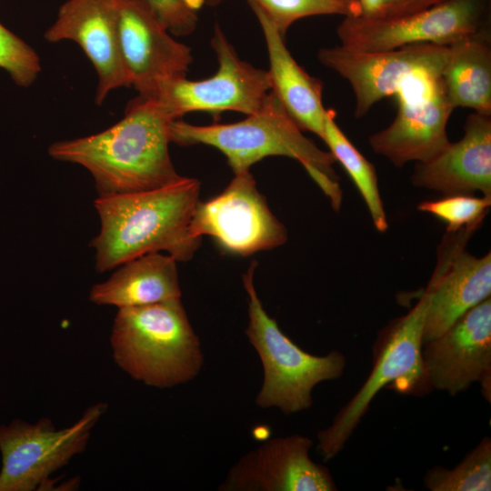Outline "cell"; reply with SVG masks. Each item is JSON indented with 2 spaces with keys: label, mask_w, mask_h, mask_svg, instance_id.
<instances>
[{
  "label": "cell",
  "mask_w": 491,
  "mask_h": 491,
  "mask_svg": "<svg viewBox=\"0 0 491 491\" xmlns=\"http://www.w3.org/2000/svg\"><path fill=\"white\" fill-rule=\"evenodd\" d=\"M491 205V195L481 197L472 195H446L442 199L424 201L417 209L429 213L446 224L449 233L463 228H478Z\"/></svg>",
  "instance_id": "obj_25"
},
{
  "label": "cell",
  "mask_w": 491,
  "mask_h": 491,
  "mask_svg": "<svg viewBox=\"0 0 491 491\" xmlns=\"http://www.w3.org/2000/svg\"><path fill=\"white\" fill-rule=\"evenodd\" d=\"M448 0H415L405 8H403L397 15L394 16H399L413 12L420 11L426 8H428L432 5L441 4ZM392 17V16H390Z\"/></svg>",
  "instance_id": "obj_30"
},
{
  "label": "cell",
  "mask_w": 491,
  "mask_h": 491,
  "mask_svg": "<svg viewBox=\"0 0 491 491\" xmlns=\"http://www.w3.org/2000/svg\"><path fill=\"white\" fill-rule=\"evenodd\" d=\"M415 0H382L383 10L378 17H390L397 15L403 8Z\"/></svg>",
  "instance_id": "obj_28"
},
{
  "label": "cell",
  "mask_w": 491,
  "mask_h": 491,
  "mask_svg": "<svg viewBox=\"0 0 491 491\" xmlns=\"http://www.w3.org/2000/svg\"><path fill=\"white\" fill-rule=\"evenodd\" d=\"M430 491H490L491 438L485 436L451 469L436 466L424 476Z\"/></svg>",
  "instance_id": "obj_23"
},
{
  "label": "cell",
  "mask_w": 491,
  "mask_h": 491,
  "mask_svg": "<svg viewBox=\"0 0 491 491\" xmlns=\"http://www.w3.org/2000/svg\"><path fill=\"white\" fill-rule=\"evenodd\" d=\"M118 40L131 85L138 95L162 81L186 76L191 49L172 37L147 0H116Z\"/></svg>",
  "instance_id": "obj_14"
},
{
  "label": "cell",
  "mask_w": 491,
  "mask_h": 491,
  "mask_svg": "<svg viewBox=\"0 0 491 491\" xmlns=\"http://www.w3.org/2000/svg\"><path fill=\"white\" fill-rule=\"evenodd\" d=\"M256 265L253 262L243 276L248 295L249 321L246 334L264 370L256 404L261 408H277L285 415L298 413L312 406V393L316 385L343 376L346 359L338 350L325 356L311 355L280 330L276 321L265 310L256 291Z\"/></svg>",
  "instance_id": "obj_6"
},
{
  "label": "cell",
  "mask_w": 491,
  "mask_h": 491,
  "mask_svg": "<svg viewBox=\"0 0 491 491\" xmlns=\"http://www.w3.org/2000/svg\"><path fill=\"white\" fill-rule=\"evenodd\" d=\"M110 344L125 373L157 388L191 381L204 364L200 341L180 298L118 308Z\"/></svg>",
  "instance_id": "obj_4"
},
{
  "label": "cell",
  "mask_w": 491,
  "mask_h": 491,
  "mask_svg": "<svg viewBox=\"0 0 491 491\" xmlns=\"http://www.w3.org/2000/svg\"><path fill=\"white\" fill-rule=\"evenodd\" d=\"M211 46L219 64L215 75L202 80L167 79L138 96L154 100L174 120L197 111L215 116L224 111L246 115L258 111L271 92L268 71L242 60L217 24Z\"/></svg>",
  "instance_id": "obj_8"
},
{
  "label": "cell",
  "mask_w": 491,
  "mask_h": 491,
  "mask_svg": "<svg viewBox=\"0 0 491 491\" xmlns=\"http://www.w3.org/2000/svg\"><path fill=\"white\" fill-rule=\"evenodd\" d=\"M476 228L449 233L427 286L431 289L423 344L448 329L457 319L491 295V254L476 257L465 250Z\"/></svg>",
  "instance_id": "obj_15"
},
{
  "label": "cell",
  "mask_w": 491,
  "mask_h": 491,
  "mask_svg": "<svg viewBox=\"0 0 491 491\" xmlns=\"http://www.w3.org/2000/svg\"><path fill=\"white\" fill-rule=\"evenodd\" d=\"M260 8L285 37L289 27L297 20L313 15H361L357 0H247Z\"/></svg>",
  "instance_id": "obj_24"
},
{
  "label": "cell",
  "mask_w": 491,
  "mask_h": 491,
  "mask_svg": "<svg viewBox=\"0 0 491 491\" xmlns=\"http://www.w3.org/2000/svg\"><path fill=\"white\" fill-rule=\"evenodd\" d=\"M414 185L446 195H491V115H467L464 135L426 162H417L411 176Z\"/></svg>",
  "instance_id": "obj_18"
},
{
  "label": "cell",
  "mask_w": 491,
  "mask_h": 491,
  "mask_svg": "<svg viewBox=\"0 0 491 491\" xmlns=\"http://www.w3.org/2000/svg\"><path fill=\"white\" fill-rule=\"evenodd\" d=\"M171 35L185 36L197 25L203 0H147Z\"/></svg>",
  "instance_id": "obj_27"
},
{
  "label": "cell",
  "mask_w": 491,
  "mask_h": 491,
  "mask_svg": "<svg viewBox=\"0 0 491 491\" xmlns=\"http://www.w3.org/2000/svg\"><path fill=\"white\" fill-rule=\"evenodd\" d=\"M117 23L116 0H67L45 32L48 42L70 40L82 48L97 75V105L111 91L131 85L120 51Z\"/></svg>",
  "instance_id": "obj_17"
},
{
  "label": "cell",
  "mask_w": 491,
  "mask_h": 491,
  "mask_svg": "<svg viewBox=\"0 0 491 491\" xmlns=\"http://www.w3.org/2000/svg\"><path fill=\"white\" fill-rule=\"evenodd\" d=\"M173 121L154 100L137 96L115 125L95 135L55 142L48 154L86 168L98 196L162 188L185 177L169 155Z\"/></svg>",
  "instance_id": "obj_1"
},
{
  "label": "cell",
  "mask_w": 491,
  "mask_h": 491,
  "mask_svg": "<svg viewBox=\"0 0 491 491\" xmlns=\"http://www.w3.org/2000/svg\"><path fill=\"white\" fill-rule=\"evenodd\" d=\"M396 96L398 110L395 119L369 137L373 151L397 167L433 158L450 144L446 125L454 110L445 92L442 73L413 75Z\"/></svg>",
  "instance_id": "obj_10"
},
{
  "label": "cell",
  "mask_w": 491,
  "mask_h": 491,
  "mask_svg": "<svg viewBox=\"0 0 491 491\" xmlns=\"http://www.w3.org/2000/svg\"><path fill=\"white\" fill-rule=\"evenodd\" d=\"M225 0H203L205 5L208 6H217L222 4Z\"/></svg>",
  "instance_id": "obj_31"
},
{
  "label": "cell",
  "mask_w": 491,
  "mask_h": 491,
  "mask_svg": "<svg viewBox=\"0 0 491 491\" xmlns=\"http://www.w3.org/2000/svg\"><path fill=\"white\" fill-rule=\"evenodd\" d=\"M313 441L292 435L272 438L243 456L219 486L222 491H336L329 470L314 462Z\"/></svg>",
  "instance_id": "obj_16"
},
{
  "label": "cell",
  "mask_w": 491,
  "mask_h": 491,
  "mask_svg": "<svg viewBox=\"0 0 491 491\" xmlns=\"http://www.w3.org/2000/svg\"><path fill=\"white\" fill-rule=\"evenodd\" d=\"M431 297L427 286L407 314L380 330L373 347V367L351 399L340 408L331 425L317 434V449L325 462L335 458L369 409L375 396L388 387L399 394L423 396L431 391L425 371L422 347L426 312Z\"/></svg>",
  "instance_id": "obj_5"
},
{
  "label": "cell",
  "mask_w": 491,
  "mask_h": 491,
  "mask_svg": "<svg viewBox=\"0 0 491 491\" xmlns=\"http://www.w3.org/2000/svg\"><path fill=\"white\" fill-rule=\"evenodd\" d=\"M106 409L105 403H96L76 422L60 430L47 417L35 424L14 420L0 426V491L51 487L50 476L85 451L93 427Z\"/></svg>",
  "instance_id": "obj_9"
},
{
  "label": "cell",
  "mask_w": 491,
  "mask_h": 491,
  "mask_svg": "<svg viewBox=\"0 0 491 491\" xmlns=\"http://www.w3.org/2000/svg\"><path fill=\"white\" fill-rule=\"evenodd\" d=\"M302 131L270 92L258 111L235 123L197 125L174 120L170 142L213 146L225 155L234 174L250 171L251 165L267 156L296 159L330 201H336L342 192L333 168L336 161L329 151L317 147Z\"/></svg>",
  "instance_id": "obj_3"
},
{
  "label": "cell",
  "mask_w": 491,
  "mask_h": 491,
  "mask_svg": "<svg viewBox=\"0 0 491 491\" xmlns=\"http://www.w3.org/2000/svg\"><path fill=\"white\" fill-rule=\"evenodd\" d=\"M262 29L269 58L271 92L301 130L324 138L326 109L323 106V83L311 76L294 59L284 36L263 11L248 3Z\"/></svg>",
  "instance_id": "obj_19"
},
{
  "label": "cell",
  "mask_w": 491,
  "mask_h": 491,
  "mask_svg": "<svg viewBox=\"0 0 491 491\" xmlns=\"http://www.w3.org/2000/svg\"><path fill=\"white\" fill-rule=\"evenodd\" d=\"M422 358L431 389L456 396L479 383L491 400V298L475 306L439 336L426 342Z\"/></svg>",
  "instance_id": "obj_13"
},
{
  "label": "cell",
  "mask_w": 491,
  "mask_h": 491,
  "mask_svg": "<svg viewBox=\"0 0 491 491\" xmlns=\"http://www.w3.org/2000/svg\"><path fill=\"white\" fill-rule=\"evenodd\" d=\"M199 192L198 180L184 177L162 188L97 196L101 229L90 243L96 270L105 272L152 252L190 260L201 243L190 232Z\"/></svg>",
  "instance_id": "obj_2"
},
{
  "label": "cell",
  "mask_w": 491,
  "mask_h": 491,
  "mask_svg": "<svg viewBox=\"0 0 491 491\" xmlns=\"http://www.w3.org/2000/svg\"><path fill=\"white\" fill-rule=\"evenodd\" d=\"M176 260L160 252L129 260L105 281L92 286L89 299L98 306H138L181 298Z\"/></svg>",
  "instance_id": "obj_20"
},
{
  "label": "cell",
  "mask_w": 491,
  "mask_h": 491,
  "mask_svg": "<svg viewBox=\"0 0 491 491\" xmlns=\"http://www.w3.org/2000/svg\"><path fill=\"white\" fill-rule=\"evenodd\" d=\"M449 47L442 74L453 108L466 107L491 115V34L486 30Z\"/></svg>",
  "instance_id": "obj_21"
},
{
  "label": "cell",
  "mask_w": 491,
  "mask_h": 491,
  "mask_svg": "<svg viewBox=\"0 0 491 491\" xmlns=\"http://www.w3.org/2000/svg\"><path fill=\"white\" fill-rule=\"evenodd\" d=\"M0 68L22 87L30 86L41 71L40 57L34 48L1 23Z\"/></svg>",
  "instance_id": "obj_26"
},
{
  "label": "cell",
  "mask_w": 491,
  "mask_h": 491,
  "mask_svg": "<svg viewBox=\"0 0 491 491\" xmlns=\"http://www.w3.org/2000/svg\"><path fill=\"white\" fill-rule=\"evenodd\" d=\"M361 5V15L366 17H378L382 14V0H357Z\"/></svg>",
  "instance_id": "obj_29"
},
{
  "label": "cell",
  "mask_w": 491,
  "mask_h": 491,
  "mask_svg": "<svg viewBox=\"0 0 491 491\" xmlns=\"http://www.w3.org/2000/svg\"><path fill=\"white\" fill-rule=\"evenodd\" d=\"M197 238L212 236L225 252L248 256L287 240L285 226L258 192L250 171L235 174L222 193L197 203L190 223Z\"/></svg>",
  "instance_id": "obj_11"
},
{
  "label": "cell",
  "mask_w": 491,
  "mask_h": 491,
  "mask_svg": "<svg viewBox=\"0 0 491 491\" xmlns=\"http://www.w3.org/2000/svg\"><path fill=\"white\" fill-rule=\"evenodd\" d=\"M449 47L430 43L394 50L361 53L341 45L320 48L319 62L346 79L355 95V116H365L383 98L396 95L413 75L422 71L442 73Z\"/></svg>",
  "instance_id": "obj_12"
},
{
  "label": "cell",
  "mask_w": 491,
  "mask_h": 491,
  "mask_svg": "<svg viewBox=\"0 0 491 491\" xmlns=\"http://www.w3.org/2000/svg\"><path fill=\"white\" fill-rule=\"evenodd\" d=\"M490 0H448L392 17L346 16L336 28L340 45L361 53L414 44L451 45L490 30Z\"/></svg>",
  "instance_id": "obj_7"
},
{
  "label": "cell",
  "mask_w": 491,
  "mask_h": 491,
  "mask_svg": "<svg viewBox=\"0 0 491 491\" xmlns=\"http://www.w3.org/2000/svg\"><path fill=\"white\" fill-rule=\"evenodd\" d=\"M336 113L326 109L323 141L339 162L361 194L379 232L388 227L374 165L353 145L336 122Z\"/></svg>",
  "instance_id": "obj_22"
}]
</instances>
